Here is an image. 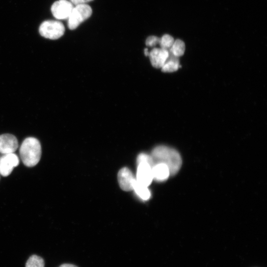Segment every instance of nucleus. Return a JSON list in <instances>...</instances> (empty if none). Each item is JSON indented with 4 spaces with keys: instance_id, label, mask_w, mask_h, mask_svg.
I'll return each instance as SVG.
<instances>
[{
    "instance_id": "obj_4",
    "label": "nucleus",
    "mask_w": 267,
    "mask_h": 267,
    "mask_svg": "<svg viewBox=\"0 0 267 267\" xmlns=\"http://www.w3.org/2000/svg\"><path fill=\"white\" fill-rule=\"evenodd\" d=\"M40 35L46 38L56 40L62 37L65 32L62 23L57 21H46L39 27Z\"/></svg>"
},
{
    "instance_id": "obj_3",
    "label": "nucleus",
    "mask_w": 267,
    "mask_h": 267,
    "mask_svg": "<svg viewBox=\"0 0 267 267\" xmlns=\"http://www.w3.org/2000/svg\"><path fill=\"white\" fill-rule=\"evenodd\" d=\"M92 14V9L89 5L82 4L76 6L68 19L69 29H77L82 23L88 19Z\"/></svg>"
},
{
    "instance_id": "obj_2",
    "label": "nucleus",
    "mask_w": 267,
    "mask_h": 267,
    "mask_svg": "<svg viewBox=\"0 0 267 267\" xmlns=\"http://www.w3.org/2000/svg\"><path fill=\"white\" fill-rule=\"evenodd\" d=\"M20 154L26 166L32 167L36 166L40 161L42 155L39 141L34 137L26 138L21 146Z\"/></svg>"
},
{
    "instance_id": "obj_18",
    "label": "nucleus",
    "mask_w": 267,
    "mask_h": 267,
    "mask_svg": "<svg viewBox=\"0 0 267 267\" xmlns=\"http://www.w3.org/2000/svg\"><path fill=\"white\" fill-rule=\"evenodd\" d=\"M160 38L155 36H151L147 39L146 44L148 47H153L160 44Z\"/></svg>"
},
{
    "instance_id": "obj_9",
    "label": "nucleus",
    "mask_w": 267,
    "mask_h": 267,
    "mask_svg": "<svg viewBox=\"0 0 267 267\" xmlns=\"http://www.w3.org/2000/svg\"><path fill=\"white\" fill-rule=\"evenodd\" d=\"M136 178L131 171L127 167L122 168L118 173V181L121 189L126 191H131L133 189Z\"/></svg>"
},
{
    "instance_id": "obj_21",
    "label": "nucleus",
    "mask_w": 267,
    "mask_h": 267,
    "mask_svg": "<svg viewBox=\"0 0 267 267\" xmlns=\"http://www.w3.org/2000/svg\"><path fill=\"white\" fill-rule=\"evenodd\" d=\"M145 54L146 56H149V52L147 48L145 49Z\"/></svg>"
},
{
    "instance_id": "obj_6",
    "label": "nucleus",
    "mask_w": 267,
    "mask_h": 267,
    "mask_svg": "<svg viewBox=\"0 0 267 267\" xmlns=\"http://www.w3.org/2000/svg\"><path fill=\"white\" fill-rule=\"evenodd\" d=\"M19 163L20 160L16 154L12 153L4 155L0 158V174L3 177L9 176Z\"/></svg>"
},
{
    "instance_id": "obj_8",
    "label": "nucleus",
    "mask_w": 267,
    "mask_h": 267,
    "mask_svg": "<svg viewBox=\"0 0 267 267\" xmlns=\"http://www.w3.org/2000/svg\"><path fill=\"white\" fill-rule=\"evenodd\" d=\"M136 181L140 184L148 187L153 180L152 167L148 163L137 164Z\"/></svg>"
},
{
    "instance_id": "obj_19",
    "label": "nucleus",
    "mask_w": 267,
    "mask_h": 267,
    "mask_svg": "<svg viewBox=\"0 0 267 267\" xmlns=\"http://www.w3.org/2000/svg\"><path fill=\"white\" fill-rule=\"evenodd\" d=\"M70 1L73 5L77 6L82 4H86V3L93 1L94 0H70Z\"/></svg>"
},
{
    "instance_id": "obj_17",
    "label": "nucleus",
    "mask_w": 267,
    "mask_h": 267,
    "mask_svg": "<svg viewBox=\"0 0 267 267\" xmlns=\"http://www.w3.org/2000/svg\"><path fill=\"white\" fill-rule=\"evenodd\" d=\"M137 163V164L140 163H148L152 167L154 166L151 156L145 153H141L138 156Z\"/></svg>"
},
{
    "instance_id": "obj_10",
    "label": "nucleus",
    "mask_w": 267,
    "mask_h": 267,
    "mask_svg": "<svg viewBox=\"0 0 267 267\" xmlns=\"http://www.w3.org/2000/svg\"><path fill=\"white\" fill-rule=\"evenodd\" d=\"M169 55L168 50L155 48L149 53L152 65L157 69H161Z\"/></svg>"
},
{
    "instance_id": "obj_1",
    "label": "nucleus",
    "mask_w": 267,
    "mask_h": 267,
    "mask_svg": "<svg viewBox=\"0 0 267 267\" xmlns=\"http://www.w3.org/2000/svg\"><path fill=\"white\" fill-rule=\"evenodd\" d=\"M154 165L162 163L169 168L170 176L176 174L180 170L182 160L180 154L175 149L164 146L156 147L151 155Z\"/></svg>"
},
{
    "instance_id": "obj_16",
    "label": "nucleus",
    "mask_w": 267,
    "mask_h": 267,
    "mask_svg": "<svg viewBox=\"0 0 267 267\" xmlns=\"http://www.w3.org/2000/svg\"><path fill=\"white\" fill-rule=\"evenodd\" d=\"M175 40L171 35L165 34L160 38V45L161 48L168 50L172 47Z\"/></svg>"
},
{
    "instance_id": "obj_20",
    "label": "nucleus",
    "mask_w": 267,
    "mask_h": 267,
    "mask_svg": "<svg viewBox=\"0 0 267 267\" xmlns=\"http://www.w3.org/2000/svg\"><path fill=\"white\" fill-rule=\"evenodd\" d=\"M59 267H78L74 265L70 264H64L60 266Z\"/></svg>"
},
{
    "instance_id": "obj_15",
    "label": "nucleus",
    "mask_w": 267,
    "mask_h": 267,
    "mask_svg": "<svg viewBox=\"0 0 267 267\" xmlns=\"http://www.w3.org/2000/svg\"><path fill=\"white\" fill-rule=\"evenodd\" d=\"M26 267H45V262L43 258L34 255L27 260Z\"/></svg>"
},
{
    "instance_id": "obj_7",
    "label": "nucleus",
    "mask_w": 267,
    "mask_h": 267,
    "mask_svg": "<svg viewBox=\"0 0 267 267\" xmlns=\"http://www.w3.org/2000/svg\"><path fill=\"white\" fill-rule=\"evenodd\" d=\"M17 138L9 134L0 135V153L3 155L14 153L18 149Z\"/></svg>"
},
{
    "instance_id": "obj_13",
    "label": "nucleus",
    "mask_w": 267,
    "mask_h": 267,
    "mask_svg": "<svg viewBox=\"0 0 267 267\" xmlns=\"http://www.w3.org/2000/svg\"><path fill=\"white\" fill-rule=\"evenodd\" d=\"M133 190H134L139 198L145 200V201L151 198V193L148 187L139 183L136 180L134 184Z\"/></svg>"
},
{
    "instance_id": "obj_14",
    "label": "nucleus",
    "mask_w": 267,
    "mask_h": 267,
    "mask_svg": "<svg viewBox=\"0 0 267 267\" xmlns=\"http://www.w3.org/2000/svg\"><path fill=\"white\" fill-rule=\"evenodd\" d=\"M185 51V43L182 40L177 39L174 41L172 47L170 48L169 53L176 57H179L184 54Z\"/></svg>"
},
{
    "instance_id": "obj_11",
    "label": "nucleus",
    "mask_w": 267,
    "mask_h": 267,
    "mask_svg": "<svg viewBox=\"0 0 267 267\" xmlns=\"http://www.w3.org/2000/svg\"><path fill=\"white\" fill-rule=\"evenodd\" d=\"M153 180L158 182L166 181L170 176L168 167L165 164H155L152 168Z\"/></svg>"
},
{
    "instance_id": "obj_12",
    "label": "nucleus",
    "mask_w": 267,
    "mask_h": 267,
    "mask_svg": "<svg viewBox=\"0 0 267 267\" xmlns=\"http://www.w3.org/2000/svg\"><path fill=\"white\" fill-rule=\"evenodd\" d=\"M179 57L169 53V57L161 68L163 73H173L176 72L180 68Z\"/></svg>"
},
{
    "instance_id": "obj_5",
    "label": "nucleus",
    "mask_w": 267,
    "mask_h": 267,
    "mask_svg": "<svg viewBox=\"0 0 267 267\" xmlns=\"http://www.w3.org/2000/svg\"><path fill=\"white\" fill-rule=\"evenodd\" d=\"M74 8V5L68 0H58L51 7V12L57 20L68 19Z\"/></svg>"
}]
</instances>
